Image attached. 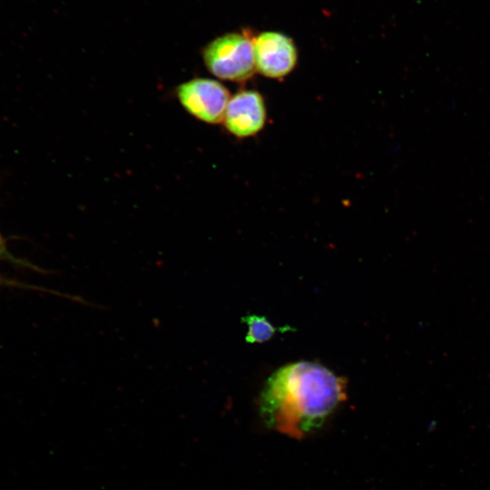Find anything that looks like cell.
I'll return each mask as SVG.
<instances>
[{
	"mask_svg": "<svg viewBox=\"0 0 490 490\" xmlns=\"http://www.w3.org/2000/svg\"><path fill=\"white\" fill-rule=\"evenodd\" d=\"M347 381L328 368L299 361L276 370L266 381L259 399L266 426L300 439L322 426L346 400Z\"/></svg>",
	"mask_w": 490,
	"mask_h": 490,
	"instance_id": "1",
	"label": "cell"
},
{
	"mask_svg": "<svg viewBox=\"0 0 490 490\" xmlns=\"http://www.w3.org/2000/svg\"><path fill=\"white\" fill-rule=\"evenodd\" d=\"M254 35L249 29L222 34L202 50V59L209 72L219 79L242 83L256 73Z\"/></svg>",
	"mask_w": 490,
	"mask_h": 490,
	"instance_id": "2",
	"label": "cell"
},
{
	"mask_svg": "<svg viewBox=\"0 0 490 490\" xmlns=\"http://www.w3.org/2000/svg\"><path fill=\"white\" fill-rule=\"evenodd\" d=\"M175 93L181 105L195 119L210 124L222 122L230 94L220 82L193 78L178 85Z\"/></svg>",
	"mask_w": 490,
	"mask_h": 490,
	"instance_id": "3",
	"label": "cell"
},
{
	"mask_svg": "<svg viewBox=\"0 0 490 490\" xmlns=\"http://www.w3.org/2000/svg\"><path fill=\"white\" fill-rule=\"evenodd\" d=\"M253 51L256 71L268 78H285L298 63L293 40L280 32L266 31L254 36Z\"/></svg>",
	"mask_w": 490,
	"mask_h": 490,
	"instance_id": "4",
	"label": "cell"
},
{
	"mask_svg": "<svg viewBox=\"0 0 490 490\" xmlns=\"http://www.w3.org/2000/svg\"><path fill=\"white\" fill-rule=\"evenodd\" d=\"M266 121L263 96L255 90L242 89L230 96L222 123L230 134L244 139L259 133Z\"/></svg>",
	"mask_w": 490,
	"mask_h": 490,
	"instance_id": "5",
	"label": "cell"
},
{
	"mask_svg": "<svg viewBox=\"0 0 490 490\" xmlns=\"http://www.w3.org/2000/svg\"><path fill=\"white\" fill-rule=\"evenodd\" d=\"M248 327L245 339L248 343H262L270 339L279 331H287L288 327L276 328L264 316L250 314L242 318Z\"/></svg>",
	"mask_w": 490,
	"mask_h": 490,
	"instance_id": "6",
	"label": "cell"
},
{
	"mask_svg": "<svg viewBox=\"0 0 490 490\" xmlns=\"http://www.w3.org/2000/svg\"><path fill=\"white\" fill-rule=\"evenodd\" d=\"M0 260L1 261H9L18 265L28 266L24 261L20 260L16 257L13 256L9 251L6 242L0 233Z\"/></svg>",
	"mask_w": 490,
	"mask_h": 490,
	"instance_id": "7",
	"label": "cell"
},
{
	"mask_svg": "<svg viewBox=\"0 0 490 490\" xmlns=\"http://www.w3.org/2000/svg\"><path fill=\"white\" fill-rule=\"evenodd\" d=\"M0 285H15V286H19V283L17 282H15V281H11L9 279H5L2 277H0Z\"/></svg>",
	"mask_w": 490,
	"mask_h": 490,
	"instance_id": "8",
	"label": "cell"
}]
</instances>
